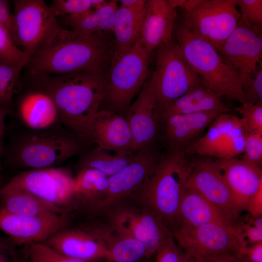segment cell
I'll list each match as a JSON object with an SVG mask.
<instances>
[{"label":"cell","instance_id":"obj_45","mask_svg":"<svg viewBox=\"0 0 262 262\" xmlns=\"http://www.w3.org/2000/svg\"><path fill=\"white\" fill-rule=\"evenodd\" d=\"M169 4L173 8H182L185 13L192 11L200 4L203 0H167Z\"/></svg>","mask_w":262,"mask_h":262},{"label":"cell","instance_id":"obj_3","mask_svg":"<svg viewBox=\"0 0 262 262\" xmlns=\"http://www.w3.org/2000/svg\"><path fill=\"white\" fill-rule=\"evenodd\" d=\"M92 143L61 124L42 130L21 126L3 155L9 166L21 171L50 168L81 156Z\"/></svg>","mask_w":262,"mask_h":262},{"label":"cell","instance_id":"obj_51","mask_svg":"<svg viewBox=\"0 0 262 262\" xmlns=\"http://www.w3.org/2000/svg\"><path fill=\"white\" fill-rule=\"evenodd\" d=\"M183 262H202L201 261L184 253Z\"/></svg>","mask_w":262,"mask_h":262},{"label":"cell","instance_id":"obj_7","mask_svg":"<svg viewBox=\"0 0 262 262\" xmlns=\"http://www.w3.org/2000/svg\"><path fill=\"white\" fill-rule=\"evenodd\" d=\"M184 253L201 261L225 256L243 258L247 243L236 225L213 223L172 233Z\"/></svg>","mask_w":262,"mask_h":262},{"label":"cell","instance_id":"obj_30","mask_svg":"<svg viewBox=\"0 0 262 262\" xmlns=\"http://www.w3.org/2000/svg\"><path fill=\"white\" fill-rule=\"evenodd\" d=\"M96 146L80 157L78 170L83 168L97 170L108 177L121 170L132 159L136 152H115Z\"/></svg>","mask_w":262,"mask_h":262},{"label":"cell","instance_id":"obj_52","mask_svg":"<svg viewBox=\"0 0 262 262\" xmlns=\"http://www.w3.org/2000/svg\"><path fill=\"white\" fill-rule=\"evenodd\" d=\"M2 154L0 152V188L5 184L3 182V177L2 175V164L1 161V157Z\"/></svg>","mask_w":262,"mask_h":262},{"label":"cell","instance_id":"obj_6","mask_svg":"<svg viewBox=\"0 0 262 262\" xmlns=\"http://www.w3.org/2000/svg\"><path fill=\"white\" fill-rule=\"evenodd\" d=\"M149 56L138 44L114 52L106 78L105 109L125 116L132 99L149 78Z\"/></svg>","mask_w":262,"mask_h":262},{"label":"cell","instance_id":"obj_48","mask_svg":"<svg viewBox=\"0 0 262 262\" xmlns=\"http://www.w3.org/2000/svg\"><path fill=\"white\" fill-rule=\"evenodd\" d=\"M240 258L236 256H225L210 259L202 262H238Z\"/></svg>","mask_w":262,"mask_h":262},{"label":"cell","instance_id":"obj_10","mask_svg":"<svg viewBox=\"0 0 262 262\" xmlns=\"http://www.w3.org/2000/svg\"><path fill=\"white\" fill-rule=\"evenodd\" d=\"M0 189L27 192L68 213L74 194L75 180L65 168L31 169L20 171Z\"/></svg>","mask_w":262,"mask_h":262},{"label":"cell","instance_id":"obj_22","mask_svg":"<svg viewBox=\"0 0 262 262\" xmlns=\"http://www.w3.org/2000/svg\"><path fill=\"white\" fill-rule=\"evenodd\" d=\"M91 141L97 146L115 152H135V144L124 115L100 109L93 122Z\"/></svg>","mask_w":262,"mask_h":262},{"label":"cell","instance_id":"obj_2","mask_svg":"<svg viewBox=\"0 0 262 262\" xmlns=\"http://www.w3.org/2000/svg\"><path fill=\"white\" fill-rule=\"evenodd\" d=\"M114 41L59 27L33 54L25 75H62L91 71L107 74L114 54Z\"/></svg>","mask_w":262,"mask_h":262},{"label":"cell","instance_id":"obj_28","mask_svg":"<svg viewBox=\"0 0 262 262\" xmlns=\"http://www.w3.org/2000/svg\"><path fill=\"white\" fill-rule=\"evenodd\" d=\"M0 209L23 215L44 216L67 213L64 209L27 192L0 189Z\"/></svg>","mask_w":262,"mask_h":262},{"label":"cell","instance_id":"obj_14","mask_svg":"<svg viewBox=\"0 0 262 262\" xmlns=\"http://www.w3.org/2000/svg\"><path fill=\"white\" fill-rule=\"evenodd\" d=\"M256 27L240 19L237 26L217 49L225 63L238 75L244 91L262 63V33Z\"/></svg>","mask_w":262,"mask_h":262},{"label":"cell","instance_id":"obj_43","mask_svg":"<svg viewBox=\"0 0 262 262\" xmlns=\"http://www.w3.org/2000/svg\"><path fill=\"white\" fill-rule=\"evenodd\" d=\"M12 19V14L11 13L8 2L0 0V24L9 31Z\"/></svg>","mask_w":262,"mask_h":262},{"label":"cell","instance_id":"obj_37","mask_svg":"<svg viewBox=\"0 0 262 262\" xmlns=\"http://www.w3.org/2000/svg\"><path fill=\"white\" fill-rule=\"evenodd\" d=\"M243 158L256 165L262 163V133L245 131Z\"/></svg>","mask_w":262,"mask_h":262},{"label":"cell","instance_id":"obj_15","mask_svg":"<svg viewBox=\"0 0 262 262\" xmlns=\"http://www.w3.org/2000/svg\"><path fill=\"white\" fill-rule=\"evenodd\" d=\"M186 185L202 195L223 212L236 224L241 213L215 160L208 156L191 162Z\"/></svg>","mask_w":262,"mask_h":262},{"label":"cell","instance_id":"obj_17","mask_svg":"<svg viewBox=\"0 0 262 262\" xmlns=\"http://www.w3.org/2000/svg\"><path fill=\"white\" fill-rule=\"evenodd\" d=\"M73 220L69 213L28 216L0 209V229L17 246L43 243Z\"/></svg>","mask_w":262,"mask_h":262},{"label":"cell","instance_id":"obj_16","mask_svg":"<svg viewBox=\"0 0 262 262\" xmlns=\"http://www.w3.org/2000/svg\"><path fill=\"white\" fill-rule=\"evenodd\" d=\"M96 227L89 220L72 222L43 243L70 257L87 261L105 260L107 246Z\"/></svg>","mask_w":262,"mask_h":262},{"label":"cell","instance_id":"obj_40","mask_svg":"<svg viewBox=\"0 0 262 262\" xmlns=\"http://www.w3.org/2000/svg\"><path fill=\"white\" fill-rule=\"evenodd\" d=\"M17 246L9 237L0 236V262H17Z\"/></svg>","mask_w":262,"mask_h":262},{"label":"cell","instance_id":"obj_34","mask_svg":"<svg viewBox=\"0 0 262 262\" xmlns=\"http://www.w3.org/2000/svg\"><path fill=\"white\" fill-rule=\"evenodd\" d=\"M49 7L56 17L75 16L94 9L93 0H53Z\"/></svg>","mask_w":262,"mask_h":262},{"label":"cell","instance_id":"obj_31","mask_svg":"<svg viewBox=\"0 0 262 262\" xmlns=\"http://www.w3.org/2000/svg\"><path fill=\"white\" fill-rule=\"evenodd\" d=\"M27 63L24 62L16 66L0 63V106L10 112L14 107L15 86Z\"/></svg>","mask_w":262,"mask_h":262},{"label":"cell","instance_id":"obj_29","mask_svg":"<svg viewBox=\"0 0 262 262\" xmlns=\"http://www.w3.org/2000/svg\"><path fill=\"white\" fill-rule=\"evenodd\" d=\"M145 11V7L137 9L122 6L117 8L113 29L114 52L123 51L138 44Z\"/></svg>","mask_w":262,"mask_h":262},{"label":"cell","instance_id":"obj_49","mask_svg":"<svg viewBox=\"0 0 262 262\" xmlns=\"http://www.w3.org/2000/svg\"><path fill=\"white\" fill-rule=\"evenodd\" d=\"M248 224L256 228L257 229L262 230V216H260L256 217H252L247 219Z\"/></svg>","mask_w":262,"mask_h":262},{"label":"cell","instance_id":"obj_25","mask_svg":"<svg viewBox=\"0 0 262 262\" xmlns=\"http://www.w3.org/2000/svg\"><path fill=\"white\" fill-rule=\"evenodd\" d=\"M213 223L235 225L223 212L186 185L179 206L177 226L173 232L180 229H193Z\"/></svg>","mask_w":262,"mask_h":262},{"label":"cell","instance_id":"obj_23","mask_svg":"<svg viewBox=\"0 0 262 262\" xmlns=\"http://www.w3.org/2000/svg\"><path fill=\"white\" fill-rule=\"evenodd\" d=\"M24 88L16 103V115L22 127L42 130L61 124L56 106L49 95L37 89Z\"/></svg>","mask_w":262,"mask_h":262},{"label":"cell","instance_id":"obj_46","mask_svg":"<svg viewBox=\"0 0 262 262\" xmlns=\"http://www.w3.org/2000/svg\"><path fill=\"white\" fill-rule=\"evenodd\" d=\"M11 113L8 110L0 106V152L2 154L3 147L2 146V139L5 131V118L8 114Z\"/></svg>","mask_w":262,"mask_h":262},{"label":"cell","instance_id":"obj_27","mask_svg":"<svg viewBox=\"0 0 262 262\" xmlns=\"http://www.w3.org/2000/svg\"><path fill=\"white\" fill-rule=\"evenodd\" d=\"M107 248V262H139L150 257L146 246L130 235L109 227H99Z\"/></svg>","mask_w":262,"mask_h":262},{"label":"cell","instance_id":"obj_38","mask_svg":"<svg viewBox=\"0 0 262 262\" xmlns=\"http://www.w3.org/2000/svg\"><path fill=\"white\" fill-rule=\"evenodd\" d=\"M184 256V252L171 234L156 252L155 262H183Z\"/></svg>","mask_w":262,"mask_h":262},{"label":"cell","instance_id":"obj_39","mask_svg":"<svg viewBox=\"0 0 262 262\" xmlns=\"http://www.w3.org/2000/svg\"><path fill=\"white\" fill-rule=\"evenodd\" d=\"M243 92L246 102L262 104V63L254 73L250 84Z\"/></svg>","mask_w":262,"mask_h":262},{"label":"cell","instance_id":"obj_36","mask_svg":"<svg viewBox=\"0 0 262 262\" xmlns=\"http://www.w3.org/2000/svg\"><path fill=\"white\" fill-rule=\"evenodd\" d=\"M241 9V19L251 26L262 29V0H236Z\"/></svg>","mask_w":262,"mask_h":262},{"label":"cell","instance_id":"obj_44","mask_svg":"<svg viewBox=\"0 0 262 262\" xmlns=\"http://www.w3.org/2000/svg\"><path fill=\"white\" fill-rule=\"evenodd\" d=\"M244 257L251 262H262V242L247 246Z\"/></svg>","mask_w":262,"mask_h":262},{"label":"cell","instance_id":"obj_42","mask_svg":"<svg viewBox=\"0 0 262 262\" xmlns=\"http://www.w3.org/2000/svg\"><path fill=\"white\" fill-rule=\"evenodd\" d=\"M252 217L262 216V185L250 198L246 209Z\"/></svg>","mask_w":262,"mask_h":262},{"label":"cell","instance_id":"obj_41","mask_svg":"<svg viewBox=\"0 0 262 262\" xmlns=\"http://www.w3.org/2000/svg\"><path fill=\"white\" fill-rule=\"evenodd\" d=\"M235 225L243 233L247 243L254 244L262 242V230L243 222H238Z\"/></svg>","mask_w":262,"mask_h":262},{"label":"cell","instance_id":"obj_5","mask_svg":"<svg viewBox=\"0 0 262 262\" xmlns=\"http://www.w3.org/2000/svg\"><path fill=\"white\" fill-rule=\"evenodd\" d=\"M175 34L186 62L201 84L221 97L246 102L239 76L211 44L193 34L183 24L175 28Z\"/></svg>","mask_w":262,"mask_h":262},{"label":"cell","instance_id":"obj_21","mask_svg":"<svg viewBox=\"0 0 262 262\" xmlns=\"http://www.w3.org/2000/svg\"><path fill=\"white\" fill-rule=\"evenodd\" d=\"M230 189L235 204L241 212L246 209L250 198L262 185V170L242 158L215 160Z\"/></svg>","mask_w":262,"mask_h":262},{"label":"cell","instance_id":"obj_4","mask_svg":"<svg viewBox=\"0 0 262 262\" xmlns=\"http://www.w3.org/2000/svg\"><path fill=\"white\" fill-rule=\"evenodd\" d=\"M191 170L183 151L162 155L134 199L155 213L172 234L176 229L179 206Z\"/></svg>","mask_w":262,"mask_h":262},{"label":"cell","instance_id":"obj_8","mask_svg":"<svg viewBox=\"0 0 262 262\" xmlns=\"http://www.w3.org/2000/svg\"><path fill=\"white\" fill-rule=\"evenodd\" d=\"M156 63L148 79L158 113L164 107L200 84L173 39L156 49Z\"/></svg>","mask_w":262,"mask_h":262},{"label":"cell","instance_id":"obj_11","mask_svg":"<svg viewBox=\"0 0 262 262\" xmlns=\"http://www.w3.org/2000/svg\"><path fill=\"white\" fill-rule=\"evenodd\" d=\"M236 0H203L185 13L183 24L216 49L230 36L241 18Z\"/></svg>","mask_w":262,"mask_h":262},{"label":"cell","instance_id":"obj_32","mask_svg":"<svg viewBox=\"0 0 262 262\" xmlns=\"http://www.w3.org/2000/svg\"><path fill=\"white\" fill-rule=\"evenodd\" d=\"M29 262H100L87 261L64 254L43 243L25 245Z\"/></svg>","mask_w":262,"mask_h":262},{"label":"cell","instance_id":"obj_9","mask_svg":"<svg viewBox=\"0 0 262 262\" xmlns=\"http://www.w3.org/2000/svg\"><path fill=\"white\" fill-rule=\"evenodd\" d=\"M9 30L15 44L31 56L45 45L60 26L43 0H16Z\"/></svg>","mask_w":262,"mask_h":262},{"label":"cell","instance_id":"obj_35","mask_svg":"<svg viewBox=\"0 0 262 262\" xmlns=\"http://www.w3.org/2000/svg\"><path fill=\"white\" fill-rule=\"evenodd\" d=\"M246 132L262 133V104L245 102L236 108Z\"/></svg>","mask_w":262,"mask_h":262},{"label":"cell","instance_id":"obj_26","mask_svg":"<svg viewBox=\"0 0 262 262\" xmlns=\"http://www.w3.org/2000/svg\"><path fill=\"white\" fill-rule=\"evenodd\" d=\"M229 110L222 97L200 84L164 107L159 114L160 119L174 115L227 113Z\"/></svg>","mask_w":262,"mask_h":262},{"label":"cell","instance_id":"obj_20","mask_svg":"<svg viewBox=\"0 0 262 262\" xmlns=\"http://www.w3.org/2000/svg\"><path fill=\"white\" fill-rule=\"evenodd\" d=\"M176 9L167 0H147L138 45L149 55L172 39Z\"/></svg>","mask_w":262,"mask_h":262},{"label":"cell","instance_id":"obj_47","mask_svg":"<svg viewBox=\"0 0 262 262\" xmlns=\"http://www.w3.org/2000/svg\"><path fill=\"white\" fill-rule=\"evenodd\" d=\"M121 6L131 8H143L145 7L147 0H121L119 1Z\"/></svg>","mask_w":262,"mask_h":262},{"label":"cell","instance_id":"obj_24","mask_svg":"<svg viewBox=\"0 0 262 262\" xmlns=\"http://www.w3.org/2000/svg\"><path fill=\"white\" fill-rule=\"evenodd\" d=\"M245 130L241 117L222 113L208 126L206 134L188 147L184 150L188 155L220 158L231 140Z\"/></svg>","mask_w":262,"mask_h":262},{"label":"cell","instance_id":"obj_53","mask_svg":"<svg viewBox=\"0 0 262 262\" xmlns=\"http://www.w3.org/2000/svg\"><path fill=\"white\" fill-rule=\"evenodd\" d=\"M238 262H251L246 259H245L244 258H240Z\"/></svg>","mask_w":262,"mask_h":262},{"label":"cell","instance_id":"obj_19","mask_svg":"<svg viewBox=\"0 0 262 262\" xmlns=\"http://www.w3.org/2000/svg\"><path fill=\"white\" fill-rule=\"evenodd\" d=\"M221 113L203 112L174 115L160 118L161 141L167 152L183 151Z\"/></svg>","mask_w":262,"mask_h":262},{"label":"cell","instance_id":"obj_1","mask_svg":"<svg viewBox=\"0 0 262 262\" xmlns=\"http://www.w3.org/2000/svg\"><path fill=\"white\" fill-rule=\"evenodd\" d=\"M107 75L86 71L24 75L23 83L24 87L49 95L56 106L61 124L91 142L94 119L106 97Z\"/></svg>","mask_w":262,"mask_h":262},{"label":"cell","instance_id":"obj_33","mask_svg":"<svg viewBox=\"0 0 262 262\" xmlns=\"http://www.w3.org/2000/svg\"><path fill=\"white\" fill-rule=\"evenodd\" d=\"M30 57L15 44L9 31L0 24V63L16 66L28 62Z\"/></svg>","mask_w":262,"mask_h":262},{"label":"cell","instance_id":"obj_18","mask_svg":"<svg viewBox=\"0 0 262 262\" xmlns=\"http://www.w3.org/2000/svg\"><path fill=\"white\" fill-rule=\"evenodd\" d=\"M125 117L136 152L156 148L160 134V119L148 79L136 100L127 109Z\"/></svg>","mask_w":262,"mask_h":262},{"label":"cell","instance_id":"obj_50","mask_svg":"<svg viewBox=\"0 0 262 262\" xmlns=\"http://www.w3.org/2000/svg\"><path fill=\"white\" fill-rule=\"evenodd\" d=\"M17 262H29L25 246H22L21 250L18 251Z\"/></svg>","mask_w":262,"mask_h":262},{"label":"cell","instance_id":"obj_12","mask_svg":"<svg viewBox=\"0 0 262 262\" xmlns=\"http://www.w3.org/2000/svg\"><path fill=\"white\" fill-rule=\"evenodd\" d=\"M135 201L119 204L105 214L111 227L143 243L151 257L172 234L155 213Z\"/></svg>","mask_w":262,"mask_h":262},{"label":"cell","instance_id":"obj_13","mask_svg":"<svg viewBox=\"0 0 262 262\" xmlns=\"http://www.w3.org/2000/svg\"><path fill=\"white\" fill-rule=\"evenodd\" d=\"M161 156L156 148L136 151L127 165L108 177L107 192L88 218L105 214L116 205L133 199Z\"/></svg>","mask_w":262,"mask_h":262}]
</instances>
